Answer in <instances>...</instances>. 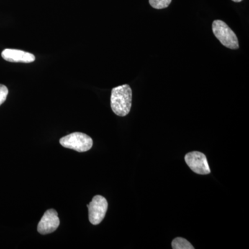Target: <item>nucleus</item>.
<instances>
[{"instance_id":"nucleus-1","label":"nucleus","mask_w":249,"mask_h":249,"mask_svg":"<svg viewBox=\"0 0 249 249\" xmlns=\"http://www.w3.org/2000/svg\"><path fill=\"white\" fill-rule=\"evenodd\" d=\"M132 91L128 85L116 87L111 90V107L114 114L125 116L132 107Z\"/></svg>"},{"instance_id":"nucleus-3","label":"nucleus","mask_w":249,"mask_h":249,"mask_svg":"<svg viewBox=\"0 0 249 249\" xmlns=\"http://www.w3.org/2000/svg\"><path fill=\"white\" fill-rule=\"evenodd\" d=\"M60 143L65 148L71 149L78 152H85L91 148L93 140L87 134L73 132L60 139Z\"/></svg>"},{"instance_id":"nucleus-11","label":"nucleus","mask_w":249,"mask_h":249,"mask_svg":"<svg viewBox=\"0 0 249 249\" xmlns=\"http://www.w3.org/2000/svg\"><path fill=\"white\" fill-rule=\"evenodd\" d=\"M234 2H241V1H243V0H232Z\"/></svg>"},{"instance_id":"nucleus-8","label":"nucleus","mask_w":249,"mask_h":249,"mask_svg":"<svg viewBox=\"0 0 249 249\" xmlns=\"http://www.w3.org/2000/svg\"><path fill=\"white\" fill-rule=\"evenodd\" d=\"M173 249H194L193 245L183 237H177L172 242Z\"/></svg>"},{"instance_id":"nucleus-5","label":"nucleus","mask_w":249,"mask_h":249,"mask_svg":"<svg viewBox=\"0 0 249 249\" xmlns=\"http://www.w3.org/2000/svg\"><path fill=\"white\" fill-rule=\"evenodd\" d=\"M185 160L191 170L198 175H208L211 173L207 158L202 152H189L185 156Z\"/></svg>"},{"instance_id":"nucleus-2","label":"nucleus","mask_w":249,"mask_h":249,"mask_svg":"<svg viewBox=\"0 0 249 249\" xmlns=\"http://www.w3.org/2000/svg\"><path fill=\"white\" fill-rule=\"evenodd\" d=\"M213 32L222 45L230 49H239L238 38L224 21L216 19L212 24Z\"/></svg>"},{"instance_id":"nucleus-4","label":"nucleus","mask_w":249,"mask_h":249,"mask_svg":"<svg viewBox=\"0 0 249 249\" xmlns=\"http://www.w3.org/2000/svg\"><path fill=\"white\" fill-rule=\"evenodd\" d=\"M89 210V220L93 225H98L106 217L108 208L107 199L104 196H93L89 204L87 205Z\"/></svg>"},{"instance_id":"nucleus-10","label":"nucleus","mask_w":249,"mask_h":249,"mask_svg":"<svg viewBox=\"0 0 249 249\" xmlns=\"http://www.w3.org/2000/svg\"><path fill=\"white\" fill-rule=\"evenodd\" d=\"M9 94V89L4 85L0 84V106L5 102Z\"/></svg>"},{"instance_id":"nucleus-6","label":"nucleus","mask_w":249,"mask_h":249,"mask_svg":"<svg viewBox=\"0 0 249 249\" xmlns=\"http://www.w3.org/2000/svg\"><path fill=\"white\" fill-rule=\"evenodd\" d=\"M60 225V219L55 210L49 209L42 216L37 225V231L42 235L52 233L57 230Z\"/></svg>"},{"instance_id":"nucleus-9","label":"nucleus","mask_w":249,"mask_h":249,"mask_svg":"<svg viewBox=\"0 0 249 249\" xmlns=\"http://www.w3.org/2000/svg\"><path fill=\"white\" fill-rule=\"evenodd\" d=\"M172 0H149L150 6L156 9H163L168 7Z\"/></svg>"},{"instance_id":"nucleus-7","label":"nucleus","mask_w":249,"mask_h":249,"mask_svg":"<svg viewBox=\"0 0 249 249\" xmlns=\"http://www.w3.org/2000/svg\"><path fill=\"white\" fill-rule=\"evenodd\" d=\"M1 57L6 61L11 62L31 63L36 60V57L34 54L14 49H4L1 52Z\"/></svg>"}]
</instances>
